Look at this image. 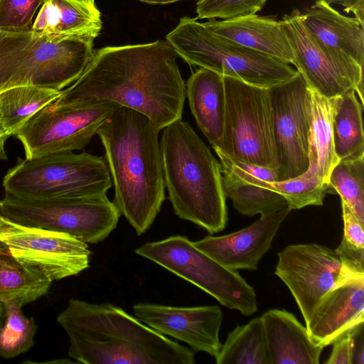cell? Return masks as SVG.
<instances>
[{
	"label": "cell",
	"instance_id": "1",
	"mask_svg": "<svg viewBox=\"0 0 364 364\" xmlns=\"http://www.w3.org/2000/svg\"><path fill=\"white\" fill-rule=\"evenodd\" d=\"M178 57L166 41L102 48L54 102L112 101L146 115L160 132L182 117L186 83Z\"/></svg>",
	"mask_w": 364,
	"mask_h": 364
},
{
	"label": "cell",
	"instance_id": "2",
	"mask_svg": "<svg viewBox=\"0 0 364 364\" xmlns=\"http://www.w3.org/2000/svg\"><path fill=\"white\" fill-rule=\"evenodd\" d=\"M159 133L146 115L122 106L97 133L114 187L113 203L139 235L151 227L165 199Z\"/></svg>",
	"mask_w": 364,
	"mask_h": 364
},
{
	"label": "cell",
	"instance_id": "3",
	"mask_svg": "<svg viewBox=\"0 0 364 364\" xmlns=\"http://www.w3.org/2000/svg\"><path fill=\"white\" fill-rule=\"evenodd\" d=\"M57 321L68 336V355L79 363H196L193 350L112 304L72 298Z\"/></svg>",
	"mask_w": 364,
	"mask_h": 364
},
{
	"label": "cell",
	"instance_id": "4",
	"mask_svg": "<svg viewBox=\"0 0 364 364\" xmlns=\"http://www.w3.org/2000/svg\"><path fill=\"white\" fill-rule=\"evenodd\" d=\"M165 187L174 213L209 233L228 220L220 163L188 122L162 129L160 139Z\"/></svg>",
	"mask_w": 364,
	"mask_h": 364
},
{
	"label": "cell",
	"instance_id": "5",
	"mask_svg": "<svg viewBox=\"0 0 364 364\" xmlns=\"http://www.w3.org/2000/svg\"><path fill=\"white\" fill-rule=\"evenodd\" d=\"M166 41L188 63L269 88L297 73L289 64L217 36L197 18L182 17Z\"/></svg>",
	"mask_w": 364,
	"mask_h": 364
},
{
	"label": "cell",
	"instance_id": "6",
	"mask_svg": "<svg viewBox=\"0 0 364 364\" xmlns=\"http://www.w3.org/2000/svg\"><path fill=\"white\" fill-rule=\"evenodd\" d=\"M5 193L28 198L107 194L112 182L105 157L55 152L18 158L3 179Z\"/></svg>",
	"mask_w": 364,
	"mask_h": 364
},
{
	"label": "cell",
	"instance_id": "7",
	"mask_svg": "<svg viewBox=\"0 0 364 364\" xmlns=\"http://www.w3.org/2000/svg\"><path fill=\"white\" fill-rule=\"evenodd\" d=\"M0 215L21 225L96 244L115 229L121 213L107 194L28 198L5 193L0 200Z\"/></svg>",
	"mask_w": 364,
	"mask_h": 364
},
{
	"label": "cell",
	"instance_id": "8",
	"mask_svg": "<svg viewBox=\"0 0 364 364\" xmlns=\"http://www.w3.org/2000/svg\"><path fill=\"white\" fill-rule=\"evenodd\" d=\"M135 253L199 287L228 309L245 316L257 311L254 288L236 270L219 264L187 237L175 235L147 242Z\"/></svg>",
	"mask_w": 364,
	"mask_h": 364
},
{
	"label": "cell",
	"instance_id": "9",
	"mask_svg": "<svg viewBox=\"0 0 364 364\" xmlns=\"http://www.w3.org/2000/svg\"><path fill=\"white\" fill-rule=\"evenodd\" d=\"M224 77L225 114L223 148L234 161L275 168L267 89Z\"/></svg>",
	"mask_w": 364,
	"mask_h": 364
},
{
	"label": "cell",
	"instance_id": "10",
	"mask_svg": "<svg viewBox=\"0 0 364 364\" xmlns=\"http://www.w3.org/2000/svg\"><path fill=\"white\" fill-rule=\"evenodd\" d=\"M121 107L107 100L58 104L52 101L16 133L26 159L83 149L105 121Z\"/></svg>",
	"mask_w": 364,
	"mask_h": 364
},
{
	"label": "cell",
	"instance_id": "11",
	"mask_svg": "<svg viewBox=\"0 0 364 364\" xmlns=\"http://www.w3.org/2000/svg\"><path fill=\"white\" fill-rule=\"evenodd\" d=\"M0 243L23 267L53 282L90 266L87 244L60 232L21 225L0 215Z\"/></svg>",
	"mask_w": 364,
	"mask_h": 364
},
{
	"label": "cell",
	"instance_id": "12",
	"mask_svg": "<svg viewBox=\"0 0 364 364\" xmlns=\"http://www.w3.org/2000/svg\"><path fill=\"white\" fill-rule=\"evenodd\" d=\"M267 92L277 181L298 178L309 166L306 83L298 71Z\"/></svg>",
	"mask_w": 364,
	"mask_h": 364
},
{
	"label": "cell",
	"instance_id": "13",
	"mask_svg": "<svg viewBox=\"0 0 364 364\" xmlns=\"http://www.w3.org/2000/svg\"><path fill=\"white\" fill-rule=\"evenodd\" d=\"M275 274L287 285L306 323L321 300L353 273L336 252L318 244L289 245L278 253Z\"/></svg>",
	"mask_w": 364,
	"mask_h": 364
},
{
	"label": "cell",
	"instance_id": "14",
	"mask_svg": "<svg viewBox=\"0 0 364 364\" xmlns=\"http://www.w3.org/2000/svg\"><path fill=\"white\" fill-rule=\"evenodd\" d=\"M94 39L82 36L50 40L32 36L26 55L6 89L33 85L64 90L80 77L92 60Z\"/></svg>",
	"mask_w": 364,
	"mask_h": 364
},
{
	"label": "cell",
	"instance_id": "15",
	"mask_svg": "<svg viewBox=\"0 0 364 364\" xmlns=\"http://www.w3.org/2000/svg\"><path fill=\"white\" fill-rule=\"evenodd\" d=\"M301 12L294 9L280 20L291 44L296 70L306 85L326 98L355 90L363 103V68L330 56L304 26Z\"/></svg>",
	"mask_w": 364,
	"mask_h": 364
},
{
	"label": "cell",
	"instance_id": "16",
	"mask_svg": "<svg viewBox=\"0 0 364 364\" xmlns=\"http://www.w3.org/2000/svg\"><path fill=\"white\" fill-rule=\"evenodd\" d=\"M133 311L147 326L186 343L193 350L215 358L221 348L219 331L223 314L218 306L178 307L139 303Z\"/></svg>",
	"mask_w": 364,
	"mask_h": 364
},
{
	"label": "cell",
	"instance_id": "17",
	"mask_svg": "<svg viewBox=\"0 0 364 364\" xmlns=\"http://www.w3.org/2000/svg\"><path fill=\"white\" fill-rule=\"evenodd\" d=\"M291 210L288 207L261 216L250 225L237 232L222 236H208L193 244L228 269H256Z\"/></svg>",
	"mask_w": 364,
	"mask_h": 364
},
{
	"label": "cell",
	"instance_id": "18",
	"mask_svg": "<svg viewBox=\"0 0 364 364\" xmlns=\"http://www.w3.org/2000/svg\"><path fill=\"white\" fill-rule=\"evenodd\" d=\"M301 21L322 50L344 63L364 64V25L348 17L326 0H316L301 14Z\"/></svg>",
	"mask_w": 364,
	"mask_h": 364
},
{
	"label": "cell",
	"instance_id": "19",
	"mask_svg": "<svg viewBox=\"0 0 364 364\" xmlns=\"http://www.w3.org/2000/svg\"><path fill=\"white\" fill-rule=\"evenodd\" d=\"M363 321L364 276H358L326 294L306 328L311 341L324 348Z\"/></svg>",
	"mask_w": 364,
	"mask_h": 364
},
{
	"label": "cell",
	"instance_id": "20",
	"mask_svg": "<svg viewBox=\"0 0 364 364\" xmlns=\"http://www.w3.org/2000/svg\"><path fill=\"white\" fill-rule=\"evenodd\" d=\"M203 24L229 42L288 64L294 63L287 33L281 21L274 18L253 14L222 21L211 18Z\"/></svg>",
	"mask_w": 364,
	"mask_h": 364
},
{
	"label": "cell",
	"instance_id": "21",
	"mask_svg": "<svg viewBox=\"0 0 364 364\" xmlns=\"http://www.w3.org/2000/svg\"><path fill=\"white\" fill-rule=\"evenodd\" d=\"M269 364H318L323 347L310 338L306 328L284 309L261 316Z\"/></svg>",
	"mask_w": 364,
	"mask_h": 364
},
{
	"label": "cell",
	"instance_id": "22",
	"mask_svg": "<svg viewBox=\"0 0 364 364\" xmlns=\"http://www.w3.org/2000/svg\"><path fill=\"white\" fill-rule=\"evenodd\" d=\"M186 94L199 129L215 151H221L225 114L223 75L200 68L188 78Z\"/></svg>",
	"mask_w": 364,
	"mask_h": 364
},
{
	"label": "cell",
	"instance_id": "23",
	"mask_svg": "<svg viewBox=\"0 0 364 364\" xmlns=\"http://www.w3.org/2000/svg\"><path fill=\"white\" fill-rule=\"evenodd\" d=\"M101 28L100 12L96 6L75 0H44L31 31L33 36L63 40L82 36L95 38Z\"/></svg>",
	"mask_w": 364,
	"mask_h": 364
},
{
	"label": "cell",
	"instance_id": "24",
	"mask_svg": "<svg viewBox=\"0 0 364 364\" xmlns=\"http://www.w3.org/2000/svg\"><path fill=\"white\" fill-rule=\"evenodd\" d=\"M333 98H326L307 86L309 166L301 176L316 177L328 184L331 171L339 161L333 140Z\"/></svg>",
	"mask_w": 364,
	"mask_h": 364
},
{
	"label": "cell",
	"instance_id": "25",
	"mask_svg": "<svg viewBox=\"0 0 364 364\" xmlns=\"http://www.w3.org/2000/svg\"><path fill=\"white\" fill-rule=\"evenodd\" d=\"M363 109L355 90L333 98V140L339 160L364 156Z\"/></svg>",
	"mask_w": 364,
	"mask_h": 364
},
{
	"label": "cell",
	"instance_id": "26",
	"mask_svg": "<svg viewBox=\"0 0 364 364\" xmlns=\"http://www.w3.org/2000/svg\"><path fill=\"white\" fill-rule=\"evenodd\" d=\"M60 91L19 85L0 92V132L6 140L16 135L38 110L55 100Z\"/></svg>",
	"mask_w": 364,
	"mask_h": 364
},
{
	"label": "cell",
	"instance_id": "27",
	"mask_svg": "<svg viewBox=\"0 0 364 364\" xmlns=\"http://www.w3.org/2000/svg\"><path fill=\"white\" fill-rule=\"evenodd\" d=\"M51 283L21 264L0 243V302L23 307L46 294Z\"/></svg>",
	"mask_w": 364,
	"mask_h": 364
},
{
	"label": "cell",
	"instance_id": "28",
	"mask_svg": "<svg viewBox=\"0 0 364 364\" xmlns=\"http://www.w3.org/2000/svg\"><path fill=\"white\" fill-rule=\"evenodd\" d=\"M217 364H269L261 317L237 326L215 357Z\"/></svg>",
	"mask_w": 364,
	"mask_h": 364
},
{
	"label": "cell",
	"instance_id": "29",
	"mask_svg": "<svg viewBox=\"0 0 364 364\" xmlns=\"http://www.w3.org/2000/svg\"><path fill=\"white\" fill-rule=\"evenodd\" d=\"M220 171L224 193L231 199L233 207L240 213L247 216L256 214L264 216L289 207L281 194L243 181L223 168L220 167Z\"/></svg>",
	"mask_w": 364,
	"mask_h": 364
},
{
	"label": "cell",
	"instance_id": "30",
	"mask_svg": "<svg viewBox=\"0 0 364 364\" xmlns=\"http://www.w3.org/2000/svg\"><path fill=\"white\" fill-rule=\"evenodd\" d=\"M328 183L364 225V156L339 160L331 170Z\"/></svg>",
	"mask_w": 364,
	"mask_h": 364
},
{
	"label": "cell",
	"instance_id": "31",
	"mask_svg": "<svg viewBox=\"0 0 364 364\" xmlns=\"http://www.w3.org/2000/svg\"><path fill=\"white\" fill-rule=\"evenodd\" d=\"M232 173L243 181L255 183L281 194L286 198L291 210L308 205H322L326 193L329 189L327 183L316 177L306 178L301 176L287 181L268 182Z\"/></svg>",
	"mask_w": 364,
	"mask_h": 364
},
{
	"label": "cell",
	"instance_id": "32",
	"mask_svg": "<svg viewBox=\"0 0 364 364\" xmlns=\"http://www.w3.org/2000/svg\"><path fill=\"white\" fill-rule=\"evenodd\" d=\"M4 305L6 316L0 328V356L12 358L33 346L37 325L33 318L23 314L18 304L8 302Z\"/></svg>",
	"mask_w": 364,
	"mask_h": 364
},
{
	"label": "cell",
	"instance_id": "33",
	"mask_svg": "<svg viewBox=\"0 0 364 364\" xmlns=\"http://www.w3.org/2000/svg\"><path fill=\"white\" fill-rule=\"evenodd\" d=\"M32 40L31 31H0V92L6 89L26 55Z\"/></svg>",
	"mask_w": 364,
	"mask_h": 364
},
{
	"label": "cell",
	"instance_id": "34",
	"mask_svg": "<svg viewBox=\"0 0 364 364\" xmlns=\"http://www.w3.org/2000/svg\"><path fill=\"white\" fill-rule=\"evenodd\" d=\"M268 0H198L197 18L223 20L256 14Z\"/></svg>",
	"mask_w": 364,
	"mask_h": 364
},
{
	"label": "cell",
	"instance_id": "35",
	"mask_svg": "<svg viewBox=\"0 0 364 364\" xmlns=\"http://www.w3.org/2000/svg\"><path fill=\"white\" fill-rule=\"evenodd\" d=\"M43 1L0 0V31H31L34 18Z\"/></svg>",
	"mask_w": 364,
	"mask_h": 364
},
{
	"label": "cell",
	"instance_id": "36",
	"mask_svg": "<svg viewBox=\"0 0 364 364\" xmlns=\"http://www.w3.org/2000/svg\"><path fill=\"white\" fill-rule=\"evenodd\" d=\"M335 251L353 273L364 275V248L350 244L343 238Z\"/></svg>",
	"mask_w": 364,
	"mask_h": 364
},
{
	"label": "cell",
	"instance_id": "37",
	"mask_svg": "<svg viewBox=\"0 0 364 364\" xmlns=\"http://www.w3.org/2000/svg\"><path fill=\"white\" fill-rule=\"evenodd\" d=\"M342 215L344 225L343 238L350 244L364 248L363 227L348 207L341 202Z\"/></svg>",
	"mask_w": 364,
	"mask_h": 364
},
{
	"label": "cell",
	"instance_id": "38",
	"mask_svg": "<svg viewBox=\"0 0 364 364\" xmlns=\"http://www.w3.org/2000/svg\"><path fill=\"white\" fill-rule=\"evenodd\" d=\"M331 354L326 364H352V350L350 331L333 343Z\"/></svg>",
	"mask_w": 364,
	"mask_h": 364
},
{
	"label": "cell",
	"instance_id": "39",
	"mask_svg": "<svg viewBox=\"0 0 364 364\" xmlns=\"http://www.w3.org/2000/svg\"><path fill=\"white\" fill-rule=\"evenodd\" d=\"M352 350V364L364 363L363 323L350 330Z\"/></svg>",
	"mask_w": 364,
	"mask_h": 364
},
{
	"label": "cell",
	"instance_id": "40",
	"mask_svg": "<svg viewBox=\"0 0 364 364\" xmlns=\"http://www.w3.org/2000/svg\"><path fill=\"white\" fill-rule=\"evenodd\" d=\"M328 4L343 7L347 14L353 13L355 17L364 25V0H326Z\"/></svg>",
	"mask_w": 364,
	"mask_h": 364
},
{
	"label": "cell",
	"instance_id": "41",
	"mask_svg": "<svg viewBox=\"0 0 364 364\" xmlns=\"http://www.w3.org/2000/svg\"><path fill=\"white\" fill-rule=\"evenodd\" d=\"M149 4H166L183 0H138Z\"/></svg>",
	"mask_w": 364,
	"mask_h": 364
},
{
	"label": "cell",
	"instance_id": "42",
	"mask_svg": "<svg viewBox=\"0 0 364 364\" xmlns=\"http://www.w3.org/2000/svg\"><path fill=\"white\" fill-rule=\"evenodd\" d=\"M6 139L3 136L0 132V160H6L7 156L4 149V143Z\"/></svg>",
	"mask_w": 364,
	"mask_h": 364
},
{
	"label": "cell",
	"instance_id": "43",
	"mask_svg": "<svg viewBox=\"0 0 364 364\" xmlns=\"http://www.w3.org/2000/svg\"><path fill=\"white\" fill-rule=\"evenodd\" d=\"M6 316L5 307L2 302H0V328L3 325Z\"/></svg>",
	"mask_w": 364,
	"mask_h": 364
},
{
	"label": "cell",
	"instance_id": "44",
	"mask_svg": "<svg viewBox=\"0 0 364 364\" xmlns=\"http://www.w3.org/2000/svg\"><path fill=\"white\" fill-rule=\"evenodd\" d=\"M76 1H78L80 3L94 6H95V0H75Z\"/></svg>",
	"mask_w": 364,
	"mask_h": 364
}]
</instances>
